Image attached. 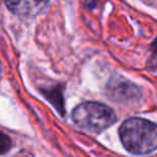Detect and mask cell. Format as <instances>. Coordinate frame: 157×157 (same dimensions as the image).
I'll return each instance as SVG.
<instances>
[{"label":"cell","instance_id":"obj_1","mask_svg":"<svg viewBox=\"0 0 157 157\" xmlns=\"http://www.w3.org/2000/svg\"><path fill=\"white\" fill-rule=\"evenodd\" d=\"M119 136L126 151L147 155L157 148V125L142 118H130L119 128Z\"/></svg>","mask_w":157,"mask_h":157},{"label":"cell","instance_id":"obj_4","mask_svg":"<svg viewBox=\"0 0 157 157\" xmlns=\"http://www.w3.org/2000/svg\"><path fill=\"white\" fill-rule=\"evenodd\" d=\"M10 11L22 17H34L44 11L48 0H5Z\"/></svg>","mask_w":157,"mask_h":157},{"label":"cell","instance_id":"obj_7","mask_svg":"<svg viewBox=\"0 0 157 157\" xmlns=\"http://www.w3.org/2000/svg\"><path fill=\"white\" fill-rule=\"evenodd\" d=\"M0 75H1V67H0Z\"/></svg>","mask_w":157,"mask_h":157},{"label":"cell","instance_id":"obj_5","mask_svg":"<svg viewBox=\"0 0 157 157\" xmlns=\"http://www.w3.org/2000/svg\"><path fill=\"white\" fill-rule=\"evenodd\" d=\"M43 96L47 97V99L56 108V110L63 115L65 114V108H64V98L61 93V86H52L50 88H43L42 90Z\"/></svg>","mask_w":157,"mask_h":157},{"label":"cell","instance_id":"obj_6","mask_svg":"<svg viewBox=\"0 0 157 157\" xmlns=\"http://www.w3.org/2000/svg\"><path fill=\"white\" fill-rule=\"evenodd\" d=\"M11 146H12V144H11L10 137L0 131V155L6 153L11 148Z\"/></svg>","mask_w":157,"mask_h":157},{"label":"cell","instance_id":"obj_3","mask_svg":"<svg viewBox=\"0 0 157 157\" xmlns=\"http://www.w3.org/2000/svg\"><path fill=\"white\" fill-rule=\"evenodd\" d=\"M107 94L110 99L118 102H131L140 96V90L136 85L126 81L123 77L112 78L107 85Z\"/></svg>","mask_w":157,"mask_h":157},{"label":"cell","instance_id":"obj_2","mask_svg":"<svg viewBox=\"0 0 157 157\" xmlns=\"http://www.w3.org/2000/svg\"><path fill=\"white\" fill-rule=\"evenodd\" d=\"M74 123L90 132H101L115 123L117 117L112 108L98 102H85L72 110Z\"/></svg>","mask_w":157,"mask_h":157}]
</instances>
